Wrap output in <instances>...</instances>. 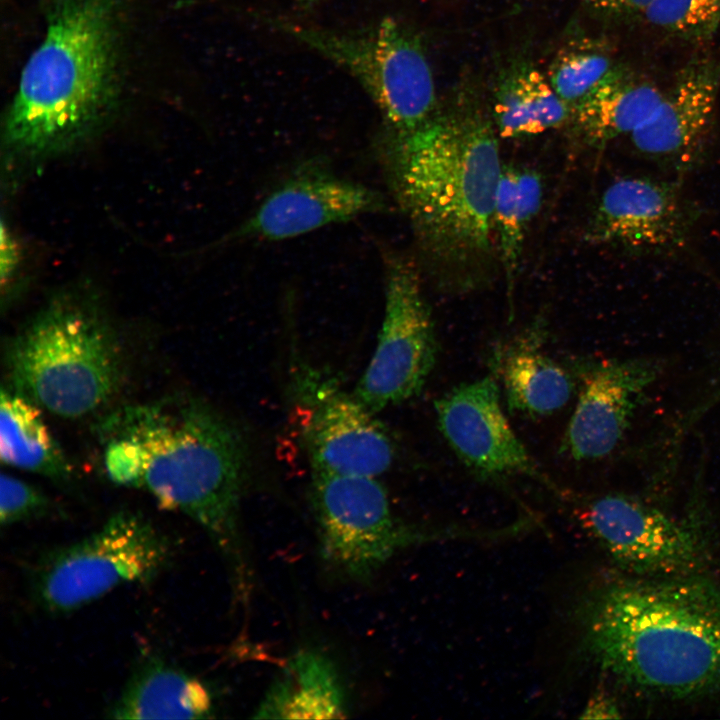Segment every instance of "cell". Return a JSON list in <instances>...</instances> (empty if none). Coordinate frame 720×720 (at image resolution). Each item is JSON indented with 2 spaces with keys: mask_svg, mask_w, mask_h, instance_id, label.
Instances as JSON below:
<instances>
[{
  "mask_svg": "<svg viewBox=\"0 0 720 720\" xmlns=\"http://www.w3.org/2000/svg\"><path fill=\"white\" fill-rule=\"evenodd\" d=\"M253 716L257 719L346 717L347 702L334 665L314 651L293 656L272 683Z\"/></svg>",
  "mask_w": 720,
  "mask_h": 720,
  "instance_id": "cell-20",
  "label": "cell"
},
{
  "mask_svg": "<svg viewBox=\"0 0 720 720\" xmlns=\"http://www.w3.org/2000/svg\"><path fill=\"white\" fill-rule=\"evenodd\" d=\"M574 617L584 656L618 684L670 700L720 693V584L702 572L601 582Z\"/></svg>",
  "mask_w": 720,
  "mask_h": 720,
  "instance_id": "cell-1",
  "label": "cell"
},
{
  "mask_svg": "<svg viewBox=\"0 0 720 720\" xmlns=\"http://www.w3.org/2000/svg\"><path fill=\"white\" fill-rule=\"evenodd\" d=\"M706 402L710 406L720 403V381L706 394Z\"/></svg>",
  "mask_w": 720,
  "mask_h": 720,
  "instance_id": "cell-30",
  "label": "cell"
},
{
  "mask_svg": "<svg viewBox=\"0 0 720 720\" xmlns=\"http://www.w3.org/2000/svg\"><path fill=\"white\" fill-rule=\"evenodd\" d=\"M385 208L379 192L310 166L274 189L229 239L285 240Z\"/></svg>",
  "mask_w": 720,
  "mask_h": 720,
  "instance_id": "cell-13",
  "label": "cell"
},
{
  "mask_svg": "<svg viewBox=\"0 0 720 720\" xmlns=\"http://www.w3.org/2000/svg\"><path fill=\"white\" fill-rule=\"evenodd\" d=\"M384 264L383 321L376 349L354 392L375 414L420 394L439 351L416 266L393 252L384 255Z\"/></svg>",
  "mask_w": 720,
  "mask_h": 720,
  "instance_id": "cell-10",
  "label": "cell"
},
{
  "mask_svg": "<svg viewBox=\"0 0 720 720\" xmlns=\"http://www.w3.org/2000/svg\"><path fill=\"white\" fill-rule=\"evenodd\" d=\"M543 195L540 175L530 169L503 166L494 207V235L507 294L513 296L525 235Z\"/></svg>",
  "mask_w": 720,
  "mask_h": 720,
  "instance_id": "cell-23",
  "label": "cell"
},
{
  "mask_svg": "<svg viewBox=\"0 0 720 720\" xmlns=\"http://www.w3.org/2000/svg\"><path fill=\"white\" fill-rule=\"evenodd\" d=\"M695 219L679 182L623 177L604 190L587 238L630 250H671L686 243Z\"/></svg>",
  "mask_w": 720,
  "mask_h": 720,
  "instance_id": "cell-14",
  "label": "cell"
},
{
  "mask_svg": "<svg viewBox=\"0 0 720 720\" xmlns=\"http://www.w3.org/2000/svg\"><path fill=\"white\" fill-rule=\"evenodd\" d=\"M311 496L325 562L338 573L367 581L407 548L450 540H498L507 527H427L394 517L376 477L312 470Z\"/></svg>",
  "mask_w": 720,
  "mask_h": 720,
  "instance_id": "cell-6",
  "label": "cell"
},
{
  "mask_svg": "<svg viewBox=\"0 0 720 720\" xmlns=\"http://www.w3.org/2000/svg\"><path fill=\"white\" fill-rule=\"evenodd\" d=\"M297 1H299V2H301V3H304V4H311V3H313V2H315V1H317V0H297Z\"/></svg>",
  "mask_w": 720,
  "mask_h": 720,
  "instance_id": "cell-31",
  "label": "cell"
},
{
  "mask_svg": "<svg viewBox=\"0 0 720 720\" xmlns=\"http://www.w3.org/2000/svg\"><path fill=\"white\" fill-rule=\"evenodd\" d=\"M601 45L581 43L560 53L548 73V80L571 109L588 95L615 67Z\"/></svg>",
  "mask_w": 720,
  "mask_h": 720,
  "instance_id": "cell-24",
  "label": "cell"
},
{
  "mask_svg": "<svg viewBox=\"0 0 720 720\" xmlns=\"http://www.w3.org/2000/svg\"><path fill=\"white\" fill-rule=\"evenodd\" d=\"M2 463L52 480H68L72 467L36 404L2 388L0 399Z\"/></svg>",
  "mask_w": 720,
  "mask_h": 720,
  "instance_id": "cell-21",
  "label": "cell"
},
{
  "mask_svg": "<svg viewBox=\"0 0 720 720\" xmlns=\"http://www.w3.org/2000/svg\"><path fill=\"white\" fill-rule=\"evenodd\" d=\"M571 114L549 80L532 67L512 72L496 90L495 129L503 138L541 134L562 126Z\"/></svg>",
  "mask_w": 720,
  "mask_h": 720,
  "instance_id": "cell-22",
  "label": "cell"
},
{
  "mask_svg": "<svg viewBox=\"0 0 720 720\" xmlns=\"http://www.w3.org/2000/svg\"><path fill=\"white\" fill-rule=\"evenodd\" d=\"M643 19L669 36L702 42L720 31V0H653Z\"/></svg>",
  "mask_w": 720,
  "mask_h": 720,
  "instance_id": "cell-25",
  "label": "cell"
},
{
  "mask_svg": "<svg viewBox=\"0 0 720 720\" xmlns=\"http://www.w3.org/2000/svg\"><path fill=\"white\" fill-rule=\"evenodd\" d=\"M575 409L560 451L576 461L606 457L616 448L647 389L659 378L663 362L651 357L580 361Z\"/></svg>",
  "mask_w": 720,
  "mask_h": 720,
  "instance_id": "cell-12",
  "label": "cell"
},
{
  "mask_svg": "<svg viewBox=\"0 0 720 720\" xmlns=\"http://www.w3.org/2000/svg\"><path fill=\"white\" fill-rule=\"evenodd\" d=\"M593 9L621 19L643 18L653 0H585Z\"/></svg>",
  "mask_w": 720,
  "mask_h": 720,
  "instance_id": "cell-27",
  "label": "cell"
},
{
  "mask_svg": "<svg viewBox=\"0 0 720 720\" xmlns=\"http://www.w3.org/2000/svg\"><path fill=\"white\" fill-rule=\"evenodd\" d=\"M544 320L497 349L493 374L501 382L510 413L530 417L554 414L571 399L575 379L543 350Z\"/></svg>",
  "mask_w": 720,
  "mask_h": 720,
  "instance_id": "cell-17",
  "label": "cell"
},
{
  "mask_svg": "<svg viewBox=\"0 0 720 720\" xmlns=\"http://www.w3.org/2000/svg\"><path fill=\"white\" fill-rule=\"evenodd\" d=\"M285 32L350 72L378 106L391 132L434 116L433 73L418 36L393 18L360 31L277 22Z\"/></svg>",
  "mask_w": 720,
  "mask_h": 720,
  "instance_id": "cell-8",
  "label": "cell"
},
{
  "mask_svg": "<svg viewBox=\"0 0 720 720\" xmlns=\"http://www.w3.org/2000/svg\"><path fill=\"white\" fill-rule=\"evenodd\" d=\"M212 712L203 682L154 658L137 667L108 711L114 719H202Z\"/></svg>",
  "mask_w": 720,
  "mask_h": 720,
  "instance_id": "cell-18",
  "label": "cell"
},
{
  "mask_svg": "<svg viewBox=\"0 0 720 720\" xmlns=\"http://www.w3.org/2000/svg\"><path fill=\"white\" fill-rule=\"evenodd\" d=\"M97 432L112 482L143 490L195 521L241 572L248 453L235 425L202 400L173 396L118 407L101 418Z\"/></svg>",
  "mask_w": 720,
  "mask_h": 720,
  "instance_id": "cell-2",
  "label": "cell"
},
{
  "mask_svg": "<svg viewBox=\"0 0 720 720\" xmlns=\"http://www.w3.org/2000/svg\"><path fill=\"white\" fill-rule=\"evenodd\" d=\"M5 368L9 389L52 414L77 419L103 409L117 394L123 351L96 303L63 295L9 341Z\"/></svg>",
  "mask_w": 720,
  "mask_h": 720,
  "instance_id": "cell-5",
  "label": "cell"
},
{
  "mask_svg": "<svg viewBox=\"0 0 720 720\" xmlns=\"http://www.w3.org/2000/svg\"><path fill=\"white\" fill-rule=\"evenodd\" d=\"M1 276L2 281L11 277L17 262V249L9 231L2 224L1 230Z\"/></svg>",
  "mask_w": 720,
  "mask_h": 720,
  "instance_id": "cell-29",
  "label": "cell"
},
{
  "mask_svg": "<svg viewBox=\"0 0 720 720\" xmlns=\"http://www.w3.org/2000/svg\"><path fill=\"white\" fill-rule=\"evenodd\" d=\"M697 475L687 515L674 519L633 496L607 493L577 507L583 527L624 570L636 576L702 572L709 560L705 502Z\"/></svg>",
  "mask_w": 720,
  "mask_h": 720,
  "instance_id": "cell-9",
  "label": "cell"
},
{
  "mask_svg": "<svg viewBox=\"0 0 720 720\" xmlns=\"http://www.w3.org/2000/svg\"><path fill=\"white\" fill-rule=\"evenodd\" d=\"M497 131L481 115L433 116L391 132L393 192L430 260L467 278L493 253L494 207L503 165Z\"/></svg>",
  "mask_w": 720,
  "mask_h": 720,
  "instance_id": "cell-3",
  "label": "cell"
},
{
  "mask_svg": "<svg viewBox=\"0 0 720 720\" xmlns=\"http://www.w3.org/2000/svg\"><path fill=\"white\" fill-rule=\"evenodd\" d=\"M169 538L143 515L119 511L90 535L43 555L34 599L53 614L78 610L129 583L151 580L171 559Z\"/></svg>",
  "mask_w": 720,
  "mask_h": 720,
  "instance_id": "cell-7",
  "label": "cell"
},
{
  "mask_svg": "<svg viewBox=\"0 0 720 720\" xmlns=\"http://www.w3.org/2000/svg\"><path fill=\"white\" fill-rule=\"evenodd\" d=\"M720 95V56L690 59L647 120L631 134L641 154L687 169L712 130Z\"/></svg>",
  "mask_w": 720,
  "mask_h": 720,
  "instance_id": "cell-15",
  "label": "cell"
},
{
  "mask_svg": "<svg viewBox=\"0 0 720 720\" xmlns=\"http://www.w3.org/2000/svg\"><path fill=\"white\" fill-rule=\"evenodd\" d=\"M47 16L3 134L9 152L32 160L70 150L95 133L119 91L117 0H52Z\"/></svg>",
  "mask_w": 720,
  "mask_h": 720,
  "instance_id": "cell-4",
  "label": "cell"
},
{
  "mask_svg": "<svg viewBox=\"0 0 720 720\" xmlns=\"http://www.w3.org/2000/svg\"><path fill=\"white\" fill-rule=\"evenodd\" d=\"M48 508L47 497L31 484L2 473L0 477V522L9 526L40 515Z\"/></svg>",
  "mask_w": 720,
  "mask_h": 720,
  "instance_id": "cell-26",
  "label": "cell"
},
{
  "mask_svg": "<svg viewBox=\"0 0 720 720\" xmlns=\"http://www.w3.org/2000/svg\"><path fill=\"white\" fill-rule=\"evenodd\" d=\"M316 399L303 432L312 470L377 477L390 468L394 444L375 413L326 387Z\"/></svg>",
  "mask_w": 720,
  "mask_h": 720,
  "instance_id": "cell-16",
  "label": "cell"
},
{
  "mask_svg": "<svg viewBox=\"0 0 720 720\" xmlns=\"http://www.w3.org/2000/svg\"><path fill=\"white\" fill-rule=\"evenodd\" d=\"M500 392L492 373L442 395L435 401L441 434L461 462L480 477L524 475L558 492V486L538 468L512 429Z\"/></svg>",
  "mask_w": 720,
  "mask_h": 720,
  "instance_id": "cell-11",
  "label": "cell"
},
{
  "mask_svg": "<svg viewBox=\"0 0 720 720\" xmlns=\"http://www.w3.org/2000/svg\"><path fill=\"white\" fill-rule=\"evenodd\" d=\"M623 714L616 699L606 691H597L584 707L580 718L619 719Z\"/></svg>",
  "mask_w": 720,
  "mask_h": 720,
  "instance_id": "cell-28",
  "label": "cell"
},
{
  "mask_svg": "<svg viewBox=\"0 0 720 720\" xmlns=\"http://www.w3.org/2000/svg\"><path fill=\"white\" fill-rule=\"evenodd\" d=\"M662 93L650 80L616 64L572 108V115L585 141L600 147L638 129L658 105Z\"/></svg>",
  "mask_w": 720,
  "mask_h": 720,
  "instance_id": "cell-19",
  "label": "cell"
}]
</instances>
